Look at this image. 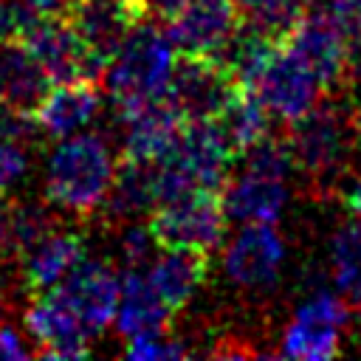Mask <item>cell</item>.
<instances>
[{"label": "cell", "instance_id": "6da1fadb", "mask_svg": "<svg viewBox=\"0 0 361 361\" xmlns=\"http://www.w3.org/2000/svg\"><path fill=\"white\" fill-rule=\"evenodd\" d=\"M116 155L102 133H76L56 138L45 155L42 197L59 212L87 220L93 217L116 178Z\"/></svg>", "mask_w": 361, "mask_h": 361}, {"label": "cell", "instance_id": "7a4b0ae2", "mask_svg": "<svg viewBox=\"0 0 361 361\" xmlns=\"http://www.w3.org/2000/svg\"><path fill=\"white\" fill-rule=\"evenodd\" d=\"M178 51L155 20H141L124 37L104 68V87L116 116H127L149 102L166 99Z\"/></svg>", "mask_w": 361, "mask_h": 361}, {"label": "cell", "instance_id": "3957f363", "mask_svg": "<svg viewBox=\"0 0 361 361\" xmlns=\"http://www.w3.org/2000/svg\"><path fill=\"white\" fill-rule=\"evenodd\" d=\"M355 130L350 116L333 104H316L302 118L288 124V149L293 166L310 180H330L347 169L353 155Z\"/></svg>", "mask_w": 361, "mask_h": 361}, {"label": "cell", "instance_id": "277c9868", "mask_svg": "<svg viewBox=\"0 0 361 361\" xmlns=\"http://www.w3.org/2000/svg\"><path fill=\"white\" fill-rule=\"evenodd\" d=\"M17 39L39 59V65L45 68L54 85L76 82V79H90V82L104 79L107 62L82 42V37L76 34V28L65 14L23 11Z\"/></svg>", "mask_w": 361, "mask_h": 361}, {"label": "cell", "instance_id": "5b68a950", "mask_svg": "<svg viewBox=\"0 0 361 361\" xmlns=\"http://www.w3.org/2000/svg\"><path fill=\"white\" fill-rule=\"evenodd\" d=\"M226 212L220 189L195 186L149 214V231L161 248H200L214 251L226 231Z\"/></svg>", "mask_w": 361, "mask_h": 361}, {"label": "cell", "instance_id": "8992f818", "mask_svg": "<svg viewBox=\"0 0 361 361\" xmlns=\"http://www.w3.org/2000/svg\"><path fill=\"white\" fill-rule=\"evenodd\" d=\"M245 90H251L268 107V113L282 118L285 124L313 110L324 93L316 73L290 48H285L282 39L268 54V59L262 62V68L257 71V76Z\"/></svg>", "mask_w": 361, "mask_h": 361}, {"label": "cell", "instance_id": "52a82bcc", "mask_svg": "<svg viewBox=\"0 0 361 361\" xmlns=\"http://www.w3.org/2000/svg\"><path fill=\"white\" fill-rule=\"evenodd\" d=\"M350 310L338 293L319 290L305 299L293 319L282 330L279 353L299 361H324L341 353V336L347 330Z\"/></svg>", "mask_w": 361, "mask_h": 361}, {"label": "cell", "instance_id": "ba28073f", "mask_svg": "<svg viewBox=\"0 0 361 361\" xmlns=\"http://www.w3.org/2000/svg\"><path fill=\"white\" fill-rule=\"evenodd\" d=\"M243 90L234 71L214 56H180L169 82V102L186 121L217 118Z\"/></svg>", "mask_w": 361, "mask_h": 361}, {"label": "cell", "instance_id": "9c48e42d", "mask_svg": "<svg viewBox=\"0 0 361 361\" xmlns=\"http://www.w3.org/2000/svg\"><path fill=\"white\" fill-rule=\"evenodd\" d=\"M178 56L220 59L243 31L234 0H183L178 14L164 25Z\"/></svg>", "mask_w": 361, "mask_h": 361}, {"label": "cell", "instance_id": "30bf717a", "mask_svg": "<svg viewBox=\"0 0 361 361\" xmlns=\"http://www.w3.org/2000/svg\"><path fill=\"white\" fill-rule=\"evenodd\" d=\"M23 327L37 344L39 358H85L90 355V336L65 293L54 285L34 293L23 310Z\"/></svg>", "mask_w": 361, "mask_h": 361}, {"label": "cell", "instance_id": "8fae6325", "mask_svg": "<svg viewBox=\"0 0 361 361\" xmlns=\"http://www.w3.org/2000/svg\"><path fill=\"white\" fill-rule=\"evenodd\" d=\"M282 42L316 73L324 93L344 85L347 76L353 73V48L324 8L307 11L282 37Z\"/></svg>", "mask_w": 361, "mask_h": 361}, {"label": "cell", "instance_id": "7c38bea8", "mask_svg": "<svg viewBox=\"0 0 361 361\" xmlns=\"http://www.w3.org/2000/svg\"><path fill=\"white\" fill-rule=\"evenodd\" d=\"M285 265V240L271 223H243L223 251V274L243 290H268Z\"/></svg>", "mask_w": 361, "mask_h": 361}, {"label": "cell", "instance_id": "4fadbf2b", "mask_svg": "<svg viewBox=\"0 0 361 361\" xmlns=\"http://www.w3.org/2000/svg\"><path fill=\"white\" fill-rule=\"evenodd\" d=\"M56 288L65 293L90 338L102 336L113 324L121 296V276L110 268V262L85 254Z\"/></svg>", "mask_w": 361, "mask_h": 361}, {"label": "cell", "instance_id": "5bb4252c", "mask_svg": "<svg viewBox=\"0 0 361 361\" xmlns=\"http://www.w3.org/2000/svg\"><path fill=\"white\" fill-rule=\"evenodd\" d=\"M169 158L197 186L223 189L237 152L231 149L217 118H195V121H183L180 138H178Z\"/></svg>", "mask_w": 361, "mask_h": 361}, {"label": "cell", "instance_id": "9a60e30c", "mask_svg": "<svg viewBox=\"0 0 361 361\" xmlns=\"http://www.w3.org/2000/svg\"><path fill=\"white\" fill-rule=\"evenodd\" d=\"M65 17L82 42L110 62L133 25L147 20V0H76Z\"/></svg>", "mask_w": 361, "mask_h": 361}, {"label": "cell", "instance_id": "2e32d148", "mask_svg": "<svg viewBox=\"0 0 361 361\" xmlns=\"http://www.w3.org/2000/svg\"><path fill=\"white\" fill-rule=\"evenodd\" d=\"M288 178L245 166L220 189L223 212L234 223H274L288 203Z\"/></svg>", "mask_w": 361, "mask_h": 361}, {"label": "cell", "instance_id": "e0dca14e", "mask_svg": "<svg viewBox=\"0 0 361 361\" xmlns=\"http://www.w3.org/2000/svg\"><path fill=\"white\" fill-rule=\"evenodd\" d=\"M124 124V138H121V155L147 161V164H161L164 158L172 155L180 130H183V116L178 107L166 99L149 102L127 116H116Z\"/></svg>", "mask_w": 361, "mask_h": 361}, {"label": "cell", "instance_id": "ac0fdd59", "mask_svg": "<svg viewBox=\"0 0 361 361\" xmlns=\"http://www.w3.org/2000/svg\"><path fill=\"white\" fill-rule=\"evenodd\" d=\"M85 254L87 251H85L82 234L68 231V228H56V231L45 234L39 243L28 245L25 251H20L14 257L20 288L34 296L39 290L59 285Z\"/></svg>", "mask_w": 361, "mask_h": 361}, {"label": "cell", "instance_id": "d6986e66", "mask_svg": "<svg viewBox=\"0 0 361 361\" xmlns=\"http://www.w3.org/2000/svg\"><path fill=\"white\" fill-rule=\"evenodd\" d=\"M102 113V90L99 82L76 79V82H59L48 90L42 104L37 107L34 118L42 133V138H68L82 133L93 118Z\"/></svg>", "mask_w": 361, "mask_h": 361}, {"label": "cell", "instance_id": "ffe728a7", "mask_svg": "<svg viewBox=\"0 0 361 361\" xmlns=\"http://www.w3.org/2000/svg\"><path fill=\"white\" fill-rule=\"evenodd\" d=\"M172 313L175 310L149 285V276L144 274V268H124L118 310H116V319H113L116 333L124 341L135 338V336L169 333Z\"/></svg>", "mask_w": 361, "mask_h": 361}, {"label": "cell", "instance_id": "44dd1931", "mask_svg": "<svg viewBox=\"0 0 361 361\" xmlns=\"http://www.w3.org/2000/svg\"><path fill=\"white\" fill-rule=\"evenodd\" d=\"M147 276H149V285L155 288V293L178 313L203 288V282L209 276V251L161 248V254L152 257Z\"/></svg>", "mask_w": 361, "mask_h": 361}, {"label": "cell", "instance_id": "7402d4cb", "mask_svg": "<svg viewBox=\"0 0 361 361\" xmlns=\"http://www.w3.org/2000/svg\"><path fill=\"white\" fill-rule=\"evenodd\" d=\"M51 87L54 82L39 59L17 37L0 45V102L34 116Z\"/></svg>", "mask_w": 361, "mask_h": 361}, {"label": "cell", "instance_id": "603a6c76", "mask_svg": "<svg viewBox=\"0 0 361 361\" xmlns=\"http://www.w3.org/2000/svg\"><path fill=\"white\" fill-rule=\"evenodd\" d=\"M158 206V189H155V164L135 161V158H118L116 178L110 183V192L102 203L107 223H130L144 214H152Z\"/></svg>", "mask_w": 361, "mask_h": 361}, {"label": "cell", "instance_id": "cb8c5ba5", "mask_svg": "<svg viewBox=\"0 0 361 361\" xmlns=\"http://www.w3.org/2000/svg\"><path fill=\"white\" fill-rule=\"evenodd\" d=\"M217 124L223 127V133H226L231 149L237 152V158L243 152H248L254 144H259L262 138L271 135V113H268V107L245 87L217 116Z\"/></svg>", "mask_w": 361, "mask_h": 361}, {"label": "cell", "instance_id": "d4e9b609", "mask_svg": "<svg viewBox=\"0 0 361 361\" xmlns=\"http://www.w3.org/2000/svg\"><path fill=\"white\" fill-rule=\"evenodd\" d=\"M330 274L338 296L361 307V217L341 223L330 240Z\"/></svg>", "mask_w": 361, "mask_h": 361}, {"label": "cell", "instance_id": "484cf974", "mask_svg": "<svg viewBox=\"0 0 361 361\" xmlns=\"http://www.w3.org/2000/svg\"><path fill=\"white\" fill-rule=\"evenodd\" d=\"M245 28L282 39L307 11L310 0H234Z\"/></svg>", "mask_w": 361, "mask_h": 361}, {"label": "cell", "instance_id": "4316f807", "mask_svg": "<svg viewBox=\"0 0 361 361\" xmlns=\"http://www.w3.org/2000/svg\"><path fill=\"white\" fill-rule=\"evenodd\" d=\"M59 209L51 206L45 197L42 200H11V226H8V240H11V257L25 251L28 245L39 243L45 234L59 228Z\"/></svg>", "mask_w": 361, "mask_h": 361}, {"label": "cell", "instance_id": "83f0119b", "mask_svg": "<svg viewBox=\"0 0 361 361\" xmlns=\"http://www.w3.org/2000/svg\"><path fill=\"white\" fill-rule=\"evenodd\" d=\"M116 248H118V259H121L124 268H144L147 262H152V254L161 245L155 243L149 226H141L138 220H130V223H121Z\"/></svg>", "mask_w": 361, "mask_h": 361}, {"label": "cell", "instance_id": "f1b7e54d", "mask_svg": "<svg viewBox=\"0 0 361 361\" xmlns=\"http://www.w3.org/2000/svg\"><path fill=\"white\" fill-rule=\"evenodd\" d=\"M189 350L180 338H172L169 333H152V336H135L127 338L124 355L133 361H161V358H183Z\"/></svg>", "mask_w": 361, "mask_h": 361}, {"label": "cell", "instance_id": "f546056e", "mask_svg": "<svg viewBox=\"0 0 361 361\" xmlns=\"http://www.w3.org/2000/svg\"><path fill=\"white\" fill-rule=\"evenodd\" d=\"M37 138H42V133L37 127V118L11 107V104H6V102H0V141H14V144L28 147Z\"/></svg>", "mask_w": 361, "mask_h": 361}, {"label": "cell", "instance_id": "4dcf8cb0", "mask_svg": "<svg viewBox=\"0 0 361 361\" xmlns=\"http://www.w3.org/2000/svg\"><path fill=\"white\" fill-rule=\"evenodd\" d=\"M28 149L25 144H14V141H0V192L17 186L25 172H28Z\"/></svg>", "mask_w": 361, "mask_h": 361}, {"label": "cell", "instance_id": "1f68e13d", "mask_svg": "<svg viewBox=\"0 0 361 361\" xmlns=\"http://www.w3.org/2000/svg\"><path fill=\"white\" fill-rule=\"evenodd\" d=\"M31 355H37V347H31L14 324L0 322V361H23Z\"/></svg>", "mask_w": 361, "mask_h": 361}, {"label": "cell", "instance_id": "d6a6232c", "mask_svg": "<svg viewBox=\"0 0 361 361\" xmlns=\"http://www.w3.org/2000/svg\"><path fill=\"white\" fill-rule=\"evenodd\" d=\"M20 20H23V11L14 0H0V45L6 39H14L17 31H20Z\"/></svg>", "mask_w": 361, "mask_h": 361}, {"label": "cell", "instance_id": "836d02e7", "mask_svg": "<svg viewBox=\"0 0 361 361\" xmlns=\"http://www.w3.org/2000/svg\"><path fill=\"white\" fill-rule=\"evenodd\" d=\"M28 14H68L76 0H14Z\"/></svg>", "mask_w": 361, "mask_h": 361}, {"label": "cell", "instance_id": "e575fe53", "mask_svg": "<svg viewBox=\"0 0 361 361\" xmlns=\"http://www.w3.org/2000/svg\"><path fill=\"white\" fill-rule=\"evenodd\" d=\"M8 226H11V200L6 192H0V257H11V240H8Z\"/></svg>", "mask_w": 361, "mask_h": 361}, {"label": "cell", "instance_id": "d590c367", "mask_svg": "<svg viewBox=\"0 0 361 361\" xmlns=\"http://www.w3.org/2000/svg\"><path fill=\"white\" fill-rule=\"evenodd\" d=\"M344 206L353 212V217H361V172L355 175V180L344 192Z\"/></svg>", "mask_w": 361, "mask_h": 361}, {"label": "cell", "instance_id": "8d00e7d4", "mask_svg": "<svg viewBox=\"0 0 361 361\" xmlns=\"http://www.w3.org/2000/svg\"><path fill=\"white\" fill-rule=\"evenodd\" d=\"M350 124H353L355 135L361 138V99H358V102H355V107L350 110Z\"/></svg>", "mask_w": 361, "mask_h": 361}, {"label": "cell", "instance_id": "74e56055", "mask_svg": "<svg viewBox=\"0 0 361 361\" xmlns=\"http://www.w3.org/2000/svg\"><path fill=\"white\" fill-rule=\"evenodd\" d=\"M0 259H3V257H0Z\"/></svg>", "mask_w": 361, "mask_h": 361}]
</instances>
